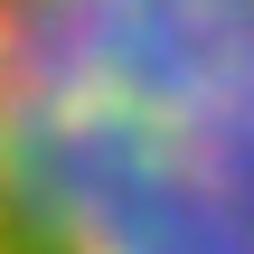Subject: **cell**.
<instances>
[{"label": "cell", "instance_id": "1", "mask_svg": "<svg viewBox=\"0 0 254 254\" xmlns=\"http://www.w3.org/2000/svg\"><path fill=\"white\" fill-rule=\"evenodd\" d=\"M0 254H254V0H0Z\"/></svg>", "mask_w": 254, "mask_h": 254}]
</instances>
